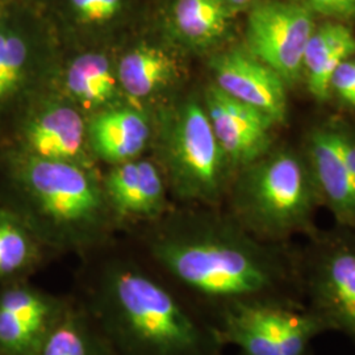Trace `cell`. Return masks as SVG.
<instances>
[{"instance_id": "cell-4", "label": "cell", "mask_w": 355, "mask_h": 355, "mask_svg": "<svg viewBox=\"0 0 355 355\" xmlns=\"http://www.w3.org/2000/svg\"><path fill=\"white\" fill-rule=\"evenodd\" d=\"M228 212L259 240L274 243L308 237L322 208L302 152L271 149L239 170L229 187Z\"/></svg>"}, {"instance_id": "cell-12", "label": "cell", "mask_w": 355, "mask_h": 355, "mask_svg": "<svg viewBox=\"0 0 355 355\" xmlns=\"http://www.w3.org/2000/svg\"><path fill=\"white\" fill-rule=\"evenodd\" d=\"M321 207L334 224L355 230V179L337 140L334 120L312 128L302 150Z\"/></svg>"}, {"instance_id": "cell-9", "label": "cell", "mask_w": 355, "mask_h": 355, "mask_svg": "<svg viewBox=\"0 0 355 355\" xmlns=\"http://www.w3.org/2000/svg\"><path fill=\"white\" fill-rule=\"evenodd\" d=\"M69 303L26 280L0 286V355H35Z\"/></svg>"}, {"instance_id": "cell-1", "label": "cell", "mask_w": 355, "mask_h": 355, "mask_svg": "<svg viewBox=\"0 0 355 355\" xmlns=\"http://www.w3.org/2000/svg\"><path fill=\"white\" fill-rule=\"evenodd\" d=\"M150 248L154 259L214 318L241 303L305 308L302 243L262 241L221 208L178 211Z\"/></svg>"}, {"instance_id": "cell-2", "label": "cell", "mask_w": 355, "mask_h": 355, "mask_svg": "<svg viewBox=\"0 0 355 355\" xmlns=\"http://www.w3.org/2000/svg\"><path fill=\"white\" fill-rule=\"evenodd\" d=\"M0 170V205L19 216L44 249L85 250L111 232L116 220L91 166L11 148L1 155Z\"/></svg>"}, {"instance_id": "cell-22", "label": "cell", "mask_w": 355, "mask_h": 355, "mask_svg": "<svg viewBox=\"0 0 355 355\" xmlns=\"http://www.w3.org/2000/svg\"><path fill=\"white\" fill-rule=\"evenodd\" d=\"M29 48L26 38L0 24V105L8 102L26 78Z\"/></svg>"}, {"instance_id": "cell-11", "label": "cell", "mask_w": 355, "mask_h": 355, "mask_svg": "<svg viewBox=\"0 0 355 355\" xmlns=\"http://www.w3.org/2000/svg\"><path fill=\"white\" fill-rule=\"evenodd\" d=\"M13 149L54 161L91 166L87 124L80 112L64 103H48L24 116Z\"/></svg>"}, {"instance_id": "cell-25", "label": "cell", "mask_w": 355, "mask_h": 355, "mask_svg": "<svg viewBox=\"0 0 355 355\" xmlns=\"http://www.w3.org/2000/svg\"><path fill=\"white\" fill-rule=\"evenodd\" d=\"M305 3L313 11L325 16L337 19L355 17V0H305Z\"/></svg>"}, {"instance_id": "cell-13", "label": "cell", "mask_w": 355, "mask_h": 355, "mask_svg": "<svg viewBox=\"0 0 355 355\" xmlns=\"http://www.w3.org/2000/svg\"><path fill=\"white\" fill-rule=\"evenodd\" d=\"M216 87L249 104L283 125L288 114L286 82L267 64L245 51H232L212 61Z\"/></svg>"}, {"instance_id": "cell-7", "label": "cell", "mask_w": 355, "mask_h": 355, "mask_svg": "<svg viewBox=\"0 0 355 355\" xmlns=\"http://www.w3.org/2000/svg\"><path fill=\"white\" fill-rule=\"evenodd\" d=\"M214 325L224 345L241 355H308L325 327L306 308L241 303L221 311Z\"/></svg>"}, {"instance_id": "cell-14", "label": "cell", "mask_w": 355, "mask_h": 355, "mask_svg": "<svg viewBox=\"0 0 355 355\" xmlns=\"http://www.w3.org/2000/svg\"><path fill=\"white\" fill-rule=\"evenodd\" d=\"M103 191L116 221L155 220L167 211L168 189L155 164L133 159L102 178Z\"/></svg>"}, {"instance_id": "cell-8", "label": "cell", "mask_w": 355, "mask_h": 355, "mask_svg": "<svg viewBox=\"0 0 355 355\" xmlns=\"http://www.w3.org/2000/svg\"><path fill=\"white\" fill-rule=\"evenodd\" d=\"M315 29L313 16L304 6L263 1L254 6L249 15L246 41L252 55L284 82H293L300 74Z\"/></svg>"}, {"instance_id": "cell-26", "label": "cell", "mask_w": 355, "mask_h": 355, "mask_svg": "<svg viewBox=\"0 0 355 355\" xmlns=\"http://www.w3.org/2000/svg\"><path fill=\"white\" fill-rule=\"evenodd\" d=\"M225 3V6L228 7L229 11H237V10H243L246 7H249L253 0H223Z\"/></svg>"}, {"instance_id": "cell-21", "label": "cell", "mask_w": 355, "mask_h": 355, "mask_svg": "<svg viewBox=\"0 0 355 355\" xmlns=\"http://www.w3.org/2000/svg\"><path fill=\"white\" fill-rule=\"evenodd\" d=\"M232 12L223 0H177L174 23L191 42L205 45L221 37Z\"/></svg>"}, {"instance_id": "cell-15", "label": "cell", "mask_w": 355, "mask_h": 355, "mask_svg": "<svg viewBox=\"0 0 355 355\" xmlns=\"http://www.w3.org/2000/svg\"><path fill=\"white\" fill-rule=\"evenodd\" d=\"M150 139L145 114L128 107H111L94 114L87 124L89 149L112 166L137 159Z\"/></svg>"}, {"instance_id": "cell-18", "label": "cell", "mask_w": 355, "mask_h": 355, "mask_svg": "<svg viewBox=\"0 0 355 355\" xmlns=\"http://www.w3.org/2000/svg\"><path fill=\"white\" fill-rule=\"evenodd\" d=\"M35 355H114L89 311L67 305Z\"/></svg>"}, {"instance_id": "cell-19", "label": "cell", "mask_w": 355, "mask_h": 355, "mask_svg": "<svg viewBox=\"0 0 355 355\" xmlns=\"http://www.w3.org/2000/svg\"><path fill=\"white\" fill-rule=\"evenodd\" d=\"M117 78L123 89L135 99L152 96L175 76L174 60L161 49L142 45L120 61Z\"/></svg>"}, {"instance_id": "cell-5", "label": "cell", "mask_w": 355, "mask_h": 355, "mask_svg": "<svg viewBox=\"0 0 355 355\" xmlns=\"http://www.w3.org/2000/svg\"><path fill=\"white\" fill-rule=\"evenodd\" d=\"M165 150L168 192L191 207L220 208L234 173L203 104L190 101L179 108L167 130Z\"/></svg>"}, {"instance_id": "cell-10", "label": "cell", "mask_w": 355, "mask_h": 355, "mask_svg": "<svg viewBox=\"0 0 355 355\" xmlns=\"http://www.w3.org/2000/svg\"><path fill=\"white\" fill-rule=\"evenodd\" d=\"M203 105L234 174L272 149L274 130L279 125L266 114L216 86L207 89Z\"/></svg>"}, {"instance_id": "cell-16", "label": "cell", "mask_w": 355, "mask_h": 355, "mask_svg": "<svg viewBox=\"0 0 355 355\" xmlns=\"http://www.w3.org/2000/svg\"><path fill=\"white\" fill-rule=\"evenodd\" d=\"M354 54L355 36L347 26L328 23L315 29L305 49L303 67L308 89L316 101H329L331 76Z\"/></svg>"}, {"instance_id": "cell-3", "label": "cell", "mask_w": 355, "mask_h": 355, "mask_svg": "<svg viewBox=\"0 0 355 355\" xmlns=\"http://www.w3.org/2000/svg\"><path fill=\"white\" fill-rule=\"evenodd\" d=\"M89 312L114 355H223L225 347L209 318L130 265L104 272Z\"/></svg>"}, {"instance_id": "cell-23", "label": "cell", "mask_w": 355, "mask_h": 355, "mask_svg": "<svg viewBox=\"0 0 355 355\" xmlns=\"http://www.w3.org/2000/svg\"><path fill=\"white\" fill-rule=\"evenodd\" d=\"M330 94L345 108L355 111V60H346L337 67L330 80Z\"/></svg>"}, {"instance_id": "cell-17", "label": "cell", "mask_w": 355, "mask_h": 355, "mask_svg": "<svg viewBox=\"0 0 355 355\" xmlns=\"http://www.w3.org/2000/svg\"><path fill=\"white\" fill-rule=\"evenodd\" d=\"M44 252L26 223L0 205V284L26 280L41 263Z\"/></svg>"}, {"instance_id": "cell-24", "label": "cell", "mask_w": 355, "mask_h": 355, "mask_svg": "<svg viewBox=\"0 0 355 355\" xmlns=\"http://www.w3.org/2000/svg\"><path fill=\"white\" fill-rule=\"evenodd\" d=\"M78 16L89 23L111 20L121 7V0H70Z\"/></svg>"}, {"instance_id": "cell-20", "label": "cell", "mask_w": 355, "mask_h": 355, "mask_svg": "<svg viewBox=\"0 0 355 355\" xmlns=\"http://www.w3.org/2000/svg\"><path fill=\"white\" fill-rule=\"evenodd\" d=\"M66 86L76 102L85 108H111L117 95V82L110 61L96 53L83 54L70 64Z\"/></svg>"}, {"instance_id": "cell-6", "label": "cell", "mask_w": 355, "mask_h": 355, "mask_svg": "<svg viewBox=\"0 0 355 355\" xmlns=\"http://www.w3.org/2000/svg\"><path fill=\"white\" fill-rule=\"evenodd\" d=\"M305 308L355 343V230L334 224L302 243Z\"/></svg>"}]
</instances>
